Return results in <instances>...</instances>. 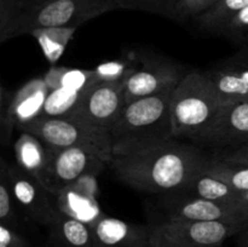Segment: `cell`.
<instances>
[{
    "mask_svg": "<svg viewBox=\"0 0 248 247\" xmlns=\"http://www.w3.org/2000/svg\"><path fill=\"white\" fill-rule=\"evenodd\" d=\"M211 154L177 138L113 145L108 166L123 183L150 194L183 193L207 167Z\"/></svg>",
    "mask_w": 248,
    "mask_h": 247,
    "instance_id": "obj_1",
    "label": "cell"
},
{
    "mask_svg": "<svg viewBox=\"0 0 248 247\" xmlns=\"http://www.w3.org/2000/svg\"><path fill=\"white\" fill-rule=\"evenodd\" d=\"M220 107L207 72L186 73L172 94V137L193 142L215 120Z\"/></svg>",
    "mask_w": 248,
    "mask_h": 247,
    "instance_id": "obj_2",
    "label": "cell"
},
{
    "mask_svg": "<svg viewBox=\"0 0 248 247\" xmlns=\"http://www.w3.org/2000/svg\"><path fill=\"white\" fill-rule=\"evenodd\" d=\"M115 10H120L118 0H47L18 7L9 40L31 34L35 29L52 27L79 28L85 22Z\"/></svg>",
    "mask_w": 248,
    "mask_h": 247,
    "instance_id": "obj_3",
    "label": "cell"
},
{
    "mask_svg": "<svg viewBox=\"0 0 248 247\" xmlns=\"http://www.w3.org/2000/svg\"><path fill=\"white\" fill-rule=\"evenodd\" d=\"M174 89L126 104L109 131L113 145L173 138L171 101Z\"/></svg>",
    "mask_w": 248,
    "mask_h": 247,
    "instance_id": "obj_4",
    "label": "cell"
},
{
    "mask_svg": "<svg viewBox=\"0 0 248 247\" xmlns=\"http://www.w3.org/2000/svg\"><path fill=\"white\" fill-rule=\"evenodd\" d=\"M21 132L36 136L53 149L82 148L98 155L108 164L113 154V142L109 132L75 120L39 116L17 128Z\"/></svg>",
    "mask_w": 248,
    "mask_h": 247,
    "instance_id": "obj_5",
    "label": "cell"
},
{
    "mask_svg": "<svg viewBox=\"0 0 248 247\" xmlns=\"http://www.w3.org/2000/svg\"><path fill=\"white\" fill-rule=\"evenodd\" d=\"M149 227L153 247H222L248 228L240 223L182 219H162Z\"/></svg>",
    "mask_w": 248,
    "mask_h": 247,
    "instance_id": "obj_6",
    "label": "cell"
},
{
    "mask_svg": "<svg viewBox=\"0 0 248 247\" xmlns=\"http://www.w3.org/2000/svg\"><path fill=\"white\" fill-rule=\"evenodd\" d=\"M107 166L108 164L102 157L82 148L53 149L48 169L40 183L56 195L80 177L86 174L98 177Z\"/></svg>",
    "mask_w": 248,
    "mask_h": 247,
    "instance_id": "obj_7",
    "label": "cell"
},
{
    "mask_svg": "<svg viewBox=\"0 0 248 247\" xmlns=\"http://www.w3.org/2000/svg\"><path fill=\"white\" fill-rule=\"evenodd\" d=\"M6 173L15 200L24 217L39 225L50 227L58 212L52 194L17 164L6 162Z\"/></svg>",
    "mask_w": 248,
    "mask_h": 247,
    "instance_id": "obj_8",
    "label": "cell"
},
{
    "mask_svg": "<svg viewBox=\"0 0 248 247\" xmlns=\"http://www.w3.org/2000/svg\"><path fill=\"white\" fill-rule=\"evenodd\" d=\"M186 74L184 68L172 61L140 55V65L124 84L126 102L177 87Z\"/></svg>",
    "mask_w": 248,
    "mask_h": 247,
    "instance_id": "obj_9",
    "label": "cell"
},
{
    "mask_svg": "<svg viewBox=\"0 0 248 247\" xmlns=\"http://www.w3.org/2000/svg\"><path fill=\"white\" fill-rule=\"evenodd\" d=\"M191 143L213 152L241 147L248 143V101L220 107L207 128Z\"/></svg>",
    "mask_w": 248,
    "mask_h": 247,
    "instance_id": "obj_10",
    "label": "cell"
},
{
    "mask_svg": "<svg viewBox=\"0 0 248 247\" xmlns=\"http://www.w3.org/2000/svg\"><path fill=\"white\" fill-rule=\"evenodd\" d=\"M125 82H99L85 96L79 110L69 120L109 132L127 104Z\"/></svg>",
    "mask_w": 248,
    "mask_h": 247,
    "instance_id": "obj_11",
    "label": "cell"
},
{
    "mask_svg": "<svg viewBox=\"0 0 248 247\" xmlns=\"http://www.w3.org/2000/svg\"><path fill=\"white\" fill-rule=\"evenodd\" d=\"M165 211L166 216L164 219L240 223L248 227V215L237 206L206 200L188 194L170 200Z\"/></svg>",
    "mask_w": 248,
    "mask_h": 247,
    "instance_id": "obj_12",
    "label": "cell"
},
{
    "mask_svg": "<svg viewBox=\"0 0 248 247\" xmlns=\"http://www.w3.org/2000/svg\"><path fill=\"white\" fill-rule=\"evenodd\" d=\"M220 106L248 101V45L206 69Z\"/></svg>",
    "mask_w": 248,
    "mask_h": 247,
    "instance_id": "obj_13",
    "label": "cell"
},
{
    "mask_svg": "<svg viewBox=\"0 0 248 247\" xmlns=\"http://www.w3.org/2000/svg\"><path fill=\"white\" fill-rule=\"evenodd\" d=\"M97 176L86 174L53 195L55 205L64 215L92 227L106 216L99 206Z\"/></svg>",
    "mask_w": 248,
    "mask_h": 247,
    "instance_id": "obj_14",
    "label": "cell"
},
{
    "mask_svg": "<svg viewBox=\"0 0 248 247\" xmlns=\"http://www.w3.org/2000/svg\"><path fill=\"white\" fill-rule=\"evenodd\" d=\"M93 247H152L150 227L104 216L91 227Z\"/></svg>",
    "mask_w": 248,
    "mask_h": 247,
    "instance_id": "obj_15",
    "label": "cell"
},
{
    "mask_svg": "<svg viewBox=\"0 0 248 247\" xmlns=\"http://www.w3.org/2000/svg\"><path fill=\"white\" fill-rule=\"evenodd\" d=\"M48 92L50 89L43 77H33L17 91L12 92L10 109L16 123V128L43 115Z\"/></svg>",
    "mask_w": 248,
    "mask_h": 247,
    "instance_id": "obj_16",
    "label": "cell"
},
{
    "mask_svg": "<svg viewBox=\"0 0 248 247\" xmlns=\"http://www.w3.org/2000/svg\"><path fill=\"white\" fill-rule=\"evenodd\" d=\"M14 149L17 165L40 182L51 162L52 148L31 133L21 132Z\"/></svg>",
    "mask_w": 248,
    "mask_h": 247,
    "instance_id": "obj_17",
    "label": "cell"
},
{
    "mask_svg": "<svg viewBox=\"0 0 248 247\" xmlns=\"http://www.w3.org/2000/svg\"><path fill=\"white\" fill-rule=\"evenodd\" d=\"M48 240L53 247H93L91 227L61 211L48 227Z\"/></svg>",
    "mask_w": 248,
    "mask_h": 247,
    "instance_id": "obj_18",
    "label": "cell"
},
{
    "mask_svg": "<svg viewBox=\"0 0 248 247\" xmlns=\"http://www.w3.org/2000/svg\"><path fill=\"white\" fill-rule=\"evenodd\" d=\"M183 193L234 206H236V199L239 196V191L228 185L225 182L211 176L206 171L201 172L198 177H195Z\"/></svg>",
    "mask_w": 248,
    "mask_h": 247,
    "instance_id": "obj_19",
    "label": "cell"
},
{
    "mask_svg": "<svg viewBox=\"0 0 248 247\" xmlns=\"http://www.w3.org/2000/svg\"><path fill=\"white\" fill-rule=\"evenodd\" d=\"M77 31L78 28H74V27L73 28L52 27V28L35 29L31 31V35L38 41L39 46L50 64L56 65Z\"/></svg>",
    "mask_w": 248,
    "mask_h": 247,
    "instance_id": "obj_20",
    "label": "cell"
},
{
    "mask_svg": "<svg viewBox=\"0 0 248 247\" xmlns=\"http://www.w3.org/2000/svg\"><path fill=\"white\" fill-rule=\"evenodd\" d=\"M87 93L70 91L64 87L51 90L44 106L43 115L46 118L73 119L79 110Z\"/></svg>",
    "mask_w": 248,
    "mask_h": 247,
    "instance_id": "obj_21",
    "label": "cell"
},
{
    "mask_svg": "<svg viewBox=\"0 0 248 247\" xmlns=\"http://www.w3.org/2000/svg\"><path fill=\"white\" fill-rule=\"evenodd\" d=\"M205 171L211 176L225 182L239 193L248 190V165L220 161L215 159L211 154V159Z\"/></svg>",
    "mask_w": 248,
    "mask_h": 247,
    "instance_id": "obj_22",
    "label": "cell"
},
{
    "mask_svg": "<svg viewBox=\"0 0 248 247\" xmlns=\"http://www.w3.org/2000/svg\"><path fill=\"white\" fill-rule=\"evenodd\" d=\"M21 208L17 205L6 173V161L0 162V224L19 230L22 224ZM23 215V213H22Z\"/></svg>",
    "mask_w": 248,
    "mask_h": 247,
    "instance_id": "obj_23",
    "label": "cell"
},
{
    "mask_svg": "<svg viewBox=\"0 0 248 247\" xmlns=\"http://www.w3.org/2000/svg\"><path fill=\"white\" fill-rule=\"evenodd\" d=\"M246 6H248V0H218L207 12L201 15L194 22L200 29L213 34L230 16Z\"/></svg>",
    "mask_w": 248,
    "mask_h": 247,
    "instance_id": "obj_24",
    "label": "cell"
},
{
    "mask_svg": "<svg viewBox=\"0 0 248 247\" xmlns=\"http://www.w3.org/2000/svg\"><path fill=\"white\" fill-rule=\"evenodd\" d=\"M140 63V55L130 52L123 60L108 61L94 68L97 77L101 82H125Z\"/></svg>",
    "mask_w": 248,
    "mask_h": 247,
    "instance_id": "obj_25",
    "label": "cell"
},
{
    "mask_svg": "<svg viewBox=\"0 0 248 247\" xmlns=\"http://www.w3.org/2000/svg\"><path fill=\"white\" fill-rule=\"evenodd\" d=\"M213 34L241 46L248 45V6L235 12L224 23L220 24Z\"/></svg>",
    "mask_w": 248,
    "mask_h": 247,
    "instance_id": "obj_26",
    "label": "cell"
},
{
    "mask_svg": "<svg viewBox=\"0 0 248 247\" xmlns=\"http://www.w3.org/2000/svg\"><path fill=\"white\" fill-rule=\"evenodd\" d=\"M99 82L101 81L93 69H73V68L64 67L61 75L60 87H64L70 91L87 93Z\"/></svg>",
    "mask_w": 248,
    "mask_h": 247,
    "instance_id": "obj_27",
    "label": "cell"
},
{
    "mask_svg": "<svg viewBox=\"0 0 248 247\" xmlns=\"http://www.w3.org/2000/svg\"><path fill=\"white\" fill-rule=\"evenodd\" d=\"M177 0H118L120 10H138L173 21Z\"/></svg>",
    "mask_w": 248,
    "mask_h": 247,
    "instance_id": "obj_28",
    "label": "cell"
},
{
    "mask_svg": "<svg viewBox=\"0 0 248 247\" xmlns=\"http://www.w3.org/2000/svg\"><path fill=\"white\" fill-rule=\"evenodd\" d=\"M218 0H177L173 21L177 23H188L207 12Z\"/></svg>",
    "mask_w": 248,
    "mask_h": 247,
    "instance_id": "obj_29",
    "label": "cell"
},
{
    "mask_svg": "<svg viewBox=\"0 0 248 247\" xmlns=\"http://www.w3.org/2000/svg\"><path fill=\"white\" fill-rule=\"evenodd\" d=\"M12 92H10L4 85L0 86V143L4 147L9 144L12 131L16 128L14 115L10 109Z\"/></svg>",
    "mask_w": 248,
    "mask_h": 247,
    "instance_id": "obj_30",
    "label": "cell"
},
{
    "mask_svg": "<svg viewBox=\"0 0 248 247\" xmlns=\"http://www.w3.org/2000/svg\"><path fill=\"white\" fill-rule=\"evenodd\" d=\"M18 11L17 0H0V43L9 40L10 31Z\"/></svg>",
    "mask_w": 248,
    "mask_h": 247,
    "instance_id": "obj_31",
    "label": "cell"
},
{
    "mask_svg": "<svg viewBox=\"0 0 248 247\" xmlns=\"http://www.w3.org/2000/svg\"><path fill=\"white\" fill-rule=\"evenodd\" d=\"M0 247H31V245L19 230L0 224Z\"/></svg>",
    "mask_w": 248,
    "mask_h": 247,
    "instance_id": "obj_32",
    "label": "cell"
},
{
    "mask_svg": "<svg viewBox=\"0 0 248 247\" xmlns=\"http://www.w3.org/2000/svg\"><path fill=\"white\" fill-rule=\"evenodd\" d=\"M212 156L215 159L220 160V161L248 165V143L247 144L241 145V147L213 152Z\"/></svg>",
    "mask_w": 248,
    "mask_h": 247,
    "instance_id": "obj_33",
    "label": "cell"
},
{
    "mask_svg": "<svg viewBox=\"0 0 248 247\" xmlns=\"http://www.w3.org/2000/svg\"><path fill=\"white\" fill-rule=\"evenodd\" d=\"M63 69L64 67H58V65H51L50 69L45 73L44 75V80H45L46 85L48 86V89L55 90L60 87V80H61V75H62Z\"/></svg>",
    "mask_w": 248,
    "mask_h": 247,
    "instance_id": "obj_34",
    "label": "cell"
},
{
    "mask_svg": "<svg viewBox=\"0 0 248 247\" xmlns=\"http://www.w3.org/2000/svg\"><path fill=\"white\" fill-rule=\"evenodd\" d=\"M236 206L244 210L248 215V190L240 191L236 199Z\"/></svg>",
    "mask_w": 248,
    "mask_h": 247,
    "instance_id": "obj_35",
    "label": "cell"
},
{
    "mask_svg": "<svg viewBox=\"0 0 248 247\" xmlns=\"http://www.w3.org/2000/svg\"><path fill=\"white\" fill-rule=\"evenodd\" d=\"M235 239H236L237 247H248V228L240 232Z\"/></svg>",
    "mask_w": 248,
    "mask_h": 247,
    "instance_id": "obj_36",
    "label": "cell"
},
{
    "mask_svg": "<svg viewBox=\"0 0 248 247\" xmlns=\"http://www.w3.org/2000/svg\"><path fill=\"white\" fill-rule=\"evenodd\" d=\"M44 1H47V0H17V4H18V7H26Z\"/></svg>",
    "mask_w": 248,
    "mask_h": 247,
    "instance_id": "obj_37",
    "label": "cell"
},
{
    "mask_svg": "<svg viewBox=\"0 0 248 247\" xmlns=\"http://www.w3.org/2000/svg\"><path fill=\"white\" fill-rule=\"evenodd\" d=\"M152 247H153V246H152Z\"/></svg>",
    "mask_w": 248,
    "mask_h": 247,
    "instance_id": "obj_38",
    "label": "cell"
}]
</instances>
